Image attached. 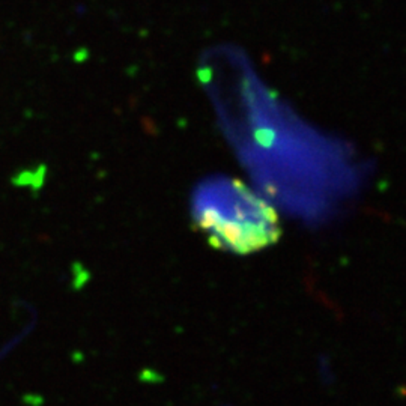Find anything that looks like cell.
<instances>
[{
	"mask_svg": "<svg viewBox=\"0 0 406 406\" xmlns=\"http://www.w3.org/2000/svg\"><path fill=\"white\" fill-rule=\"evenodd\" d=\"M194 219L211 244L237 255L265 248L282 233L273 206L229 178L201 187L194 201Z\"/></svg>",
	"mask_w": 406,
	"mask_h": 406,
	"instance_id": "cell-1",
	"label": "cell"
}]
</instances>
